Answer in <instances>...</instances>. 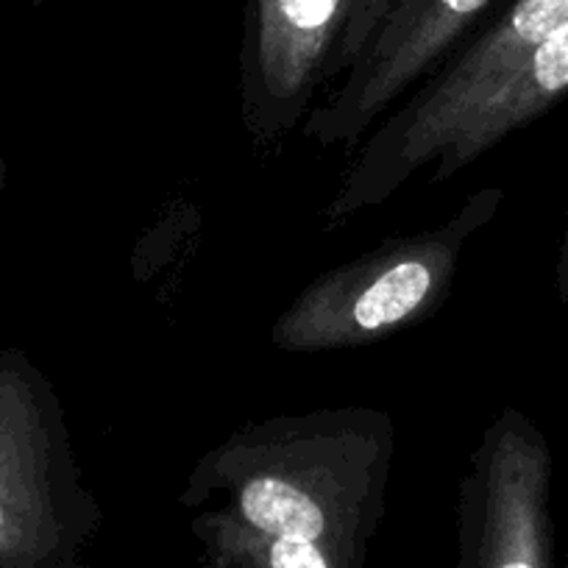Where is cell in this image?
Listing matches in <instances>:
<instances>
[{
	"instance_id": "cell-1",
	"label": "cell",
	"mask_w": 568,
	"mask_h": 568,
	"mask_svg": "<svg viewBox=\"0 0 568 568\" xmlns=\"http://www.w3.org/2000/svg\"><path fill=\"white\" fill-rule=\"evenodd\" d=\"M396 435L393 415L374 407L251 420L195 460L179 505L307 540L343 568H363L385 516Z\"/></svg>"
},
{
	"instance_id": "cell-2",
	"label": "cell",
	"mask_w": 568,
	"mask_h": 568,
	"mask_svg": "<svg viewBox=\"0 0 568 568\" xmlns=\"http://www.w3.org/2000/svg\"><path fill=\"white\" fill-rule=\"evenodd\" d=\"M501 204V187L477 190L440 226L390 237L324 271L273 321L271 343L287 354L346 352L424 324L440 313L463 251Z\"/></svg>"
},
{
	"instance_id": "cell-3",
	"label": "cell",
	"mask_w": 568,
	"mask_h": 568,
	"mask_svg": "<svg viewBox=\"0 0 568 568\" xmlns=\"http://www.w3.org/2000/svg\"><path fill=\"white\" fill-rule=\"evenodd\" d=\"M101 527L57 387L23 348H0V568H84Z\"/></svg>"
},
{
	"instance_id": "cell-4",
	"label": "cell",
	"mask_w": 568,
	"mask_h": 568,
	"mask_svg": "<svg viewBox=\"0 0 568 568\" xmlns=\"http://www.w3.org/2000/svg\"><path fill=\"white\" fill-rule=\"evenodd\" d=\"M566 23L568 0H513L499 20L429 75L368 136L324 210L326 229L343 226L359 212L385 204L415 173L433 165L485 92Z\"/></svg>"
},
{
	"instance_id": "cell-5",
	"label": "cell",
	"mask_w": 568,
	"mask_h": 568,
	"mask_svg": "<svg viewBox=\"0 0 568 568\" xmlns=\"http://www.w3.org/2000/svg\"><path fill=\"white\" fill-rule=\"evenodd\" d=\"M555 457L524 409L505 407L479 435L457 485L455 568H555Z\"/></svg>"
},
{
	"instance_id": "cell-6",
	"label": "cell",
	"mask_w": 568,
	"mask_h": 568,
	"mask_svg": "<svg viewBox=\"0 0 568 568\" xmlns=\"http://www.w3.org/2000/svg\"><path fill=\"white\" fill-rule=\"evenodd\" d=\"M346 0H248L240 51V118L256 151H273L313 112L326 84Z\"/></svg>"
},
{
	"instance_id": "cell-7",
	"label": "cell",
	"mask_w": 568,
	"mask_h": 568,
	"mask_svg": "<svg viewBox=\"0 0 568 568\" xmlns=\"http://www.w3.org/2000/svg\"><path fill=\"white\" fill-rule=\"evenodd\" d=\"M494 0H396L346 81L304 120L321 149L354 145L418 84Z\"/></svg>"
},
{
	"instance_id": "cell-8",
	"label": "cell",
	"mask_w": 568,
	"mask_h": 568,
	"mask_svg": "<svg viewBox=\"0 0 568 568\" xmlns=\"http://www.w3.org/2000/svg\"><path fill=\"white\" fill-rule=\"evenodd\" d=\"M568 95V23L535 45L516 68L501 75L466 114L446 149L433 162L429 184L449 182L488 154L507 134L549 112Z\"/></svg>"
},
{
	"instance_id": "cell-9",
	"label": "cell",
	"mask_w": 568,
	"mask_h": 568,
	"mask_svg": "<svg viewBox=\"0 0 568 568\" xmlns=\"http://www.w3.org/2000/svg\"><path fill=\"white\" fill-rule=\"evenodd\" d=\"M190 532L201 546V568H343L321 546L260 532L217 510H199Z\"/></svg>"
},
{
	"instance_id": "cell-10",
	"label": "cell",
	"mask_w": 568,
	"mask_h": 568,
	"mask_svg": "<svg viewBox=\"0 0 568 568\" xmlns=\"http://www.w3.org/2000/svg\"><path fill=\"white\" fill-rule=\"evenodd\" d=\"M396 0H346L343 12L341 37L335 42L329 64H326V81H335L337 75L348 73L359 57L365 53L368 42L379 31L382 20L387 18Z\"/></svg>"
},
{
	"instance_id": "cell-11",
	"label": "cell",
	"mask_w": 568,
	"mask_h": 568,
	"mask_svg": "<svg viewBox=\"0 0 568 568\" xmlns=\"http://www.w3.org/2000/svg\"><path fill=\"white\" fill-rule=\"evenodd\" d=\"M555 291L560 298L562 307L568 310V212H566V226H562L560 251H557V265H555Z\"/></svg>"
},
{
	"instance_id": "cell-12",
	"label": "cell",
	"mask_w": 568,
	"mask_h": 568,
	"mask_svg": "<svg viewBox=\"0 0 568 568\" xmlns=\"http://www.w3.org/2000/svg\"><path fill=\"white\" fill-rule=\"evenodd\" d=\"M7 184H9V165H7V160L0 156V195L7 193Z\"/></svg>"
},
{
	"instance_id": "cell-13",
	"label": "cell",
	"mask_w": 568,
	"mask_h": 568,
	"mask_svg": "<svg viewBox=\"0 0 568 568\" xmlns=\"http://www.w3.org/2000/svg\"><path fill=\"white\" fill-rule=\"evenodd\" d=\"M3 3H34V7H40V3H48V0H3Z\"/></svg>"
},
{
	"instance_id": "cell-14",
	"label": "cell",
	"mask_w": 568,
	"mask_h": 568,
	"mask_svg": "<svg viewBox=\"0 0 568 568\" xmlns=\"http://www.w3.org/2000/svg\"><path fill=\"white\" fill-rule=\"evenodd\" d=\"M566 568H568V549H566Z\"/></svg>"
}]
</instances>
